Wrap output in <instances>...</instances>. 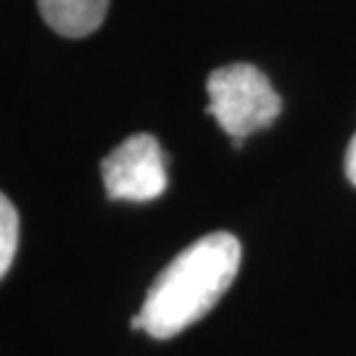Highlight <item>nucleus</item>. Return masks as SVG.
<instances>
[{
	"label": "nucleus",
	"mask_w": 356,
	"mask_h": 356,
	"mask_svg": "<svg viewBox=\"0 0 356 356\" xmlns=\"http://www.w3.org/2000/svg\"><path fill=\"white\" fill-rule=\"evenodd\" d=\"M241 254V241L229 232L204 235L179 251L145 296L143 330L166 341L206 317L235 280Z\"/></svg>",
	"instance_id": "obj_1"
},
{
	"label": "nucleus",
	"mask_w": 356,
	"mask_h": 356,
	"mask_svg": "<svg viewBox=\"0 0 356 356\" xmlns=\"http://www.w3.org/2000/svg\"><path fill=\"white\" fill-rule=\"evenodd\" d=\"M209 114L241 145L248 135L267 129L282 111L277 90L254 64H229L214 69L206 79Z\"/></svg>",
	"instance_id": "obj_2"
},
{
	"label": "nucleus",
	"mask_w": 356,
	"mask_h": 356,
	"mask_svg": "<svg viewBox=\"0 0 356 356\" xmlns=\"http://www.w3.org/2000/svg\"><path fill=\"white\" fill-rule=\"evenodd\" d=\"M101 175L111 201H156L166 191L164 151L153 135H132L103 159Z\"/></svg>",
	"instance_id": "obj_3"
},
{
	"label": "nucleus",
	"mask_w": 356,
	"mask_h": 356,
	"mask_svg": "<svg viewBox=\"0 0 356 356\" xmlns=\"http://www.w3.org/2000/svg\"><path fill=\"white\" fill-rule=\"evenodd\" d=\"M45 24L61 38H88L106 19L108 0H38Z\"/></svg>",
	"instance_id": "obj_4"
},
{
	"label": "nucleus",
	"mask_w": 356,
	"mask_h": 356,
	"mask_svg": "<svg viewBox=\"0 0 356 356\" xmlns=\"http://www.w3.org/2000/svg\"><path fill=\"white\" fill-rule=\"evenodd\" d=\"M19 248V214L8 195L0 193V280L11 269Z\"/></svg>",
	"instance_id": "obj_5"
},
{
	"label": "nucleus",
	"mask_w": 356,
	"mask_h": 356,
	"mask_svg": "<svg viewBox=\"0 0 356 356\" xmlns=\"http://www.w3.org/2000/svg\"><path fill=\"white\" fill-rule=\"evenodd\" d=\"M346 177L356 185V135L351 145H348V153H346Z\"/></svg>",
	"instance_id": "obj_6"
}]
</instances>
